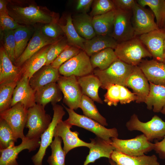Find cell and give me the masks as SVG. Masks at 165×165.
I'll return each mask as SVG.
<instances>
[{
  "label": "cell",
  "mask_w": 165,
  "mask_h": 165,
  "mask_svg": "<svg viewBox=\"0 0 165 165\" xmlns=\"http://www.w3.org/2000/svg\"><path fill=\"white\" fill-rule=\"evenodd\" d=\"M7 8L8 14L22 25L57 23L56 13L46 7L38 6L34 1L8 0Z\"/></svg>",
  "instance_id": "obj_1"
},
{
  "label": "cell",
  "mask_w": 165,
  "mask_h": 165,
  "mask_svg": "<svg viewBox=\"0 0 165 165\" xmlns=\"http://www.w3.org/2000/svg\"><path fill=\"white\" fill-rule=\"evenodd\" d=\"M134 67L118 58L107 69H94L93 72L100 80L102 84L101 87L104 89L113 84L126 87L127 80Z\"/></svg>",
  "instance_id": "obj_2"
},
{
  "label": "cell",
  "mask_w": 165,
  "mask_h": 165,
  "mask_svg": "<svg viewBox=\"0 0 165 165\" xmlns=\"http://www.w3.org/2000/svg\"><path fill=\"white\" fill-rule=\"evenodd\" d=\"M68 114L69 117L65 120L72 125H75L83 128L94 133L97 137L111 143V138H118V133L115 128L108 129L104 126L84 115L79 114L74 110L65 107L62 104Z\"/></svg>",
  "instance_id": "obj_3"
},
{
  "label": "cell",
  "mask_w": 165,
  "mask_h": 165,
  "mask_svg": "<svg viewBox=\"0 0 165 165\" xmlns=\"http://www.w3.org/2000/svg\"><path fill=\"white\" fill-rule=\"evenodd\" d=\"M117 58L125 63L138 66L145 57H152L138 37L118 43L114 49Z\"/></svg>",
  "instance_id": "obj_4"
},
{
  "label": "cell",
  "mask_w": 165,
  "mask_h": 165,
  "mask_svg": "<svg viewBox=\"0 0 165 165\" xmlns=\"http://www.w3.org/2000/svg\"><path fill=\"white\" fill-rule=\"evenodd\" d=\"M126 126L130 131L142 132L150 142L154 140H162L165 136V122L157 115L144 123L141 121L137 116L134 114L127 123Z\"/></svg>",
  "instance_id": "obj_5"
},
{
  "label": "cell",
  "mask_w": 165,
  "mask_h": 165,
  "mask_svg": "<svg viewBox=\"0 0 165 165\" xmlns=\"http://www.w3.org/2000/svg\"><path fill=\"white\" fill-rule=\"evenodd\" d=\"M52 119L46 113L45 107L36 104L29 108L25 127L28 129L26 137L29 139L40 138L48 128Z\"/></svg>",
  "instance_id": "obj_6"
},
{
  "label": "cell",
  "mask_w": 165,
  "mask_h": 165,
  "mask_svg": "<svg viewBox=\"0 0 165 165\" xmlns=\"http://www.w3.org/2000/svg\"><path fill=\"white\" fill-rule=\"evenodd\" d=\"M111 140V144L115 150L130 156H141L154 148V144L149 141L144 134L129 139L112 138Z\"/></svg>",
  "instance_id": "obj_7"
},
{
  "label": "cell",
  "mask_w": 165,
  "mask_h": 165,
  "mask_svg": "<svg viewBox=\"0 0 165 165\" xmlns=\"http://www.w3.org/2000/svg\"><path fill=\"white\" fill-rule=\"evenodd\" d=\"M52 106L53 114L51 122L41 136L38 150L31 158L34 165H42V160L46 154V150L53 141L55 128L59 123L62 120L65 114L63 106L57 104Z\"/></svg>",
  "instance_id": "obj_8"
},
{
  "label": "cell",
  "mask_w": 165,
  "mask_h": 165,
  "mask_svg": "<svg viewBox=\"0 0 165 165\" xmlns=\"http://www.w3.org/2000/svg\"><path fill=\"white\" fill-rule=\"evenodd\" d=\"M28 110L21 102H18L9 109L0 112V118L4 119L12 129L15 138L21 140L25 136L24 130L25 127Z\"/></svg>",
  "instance_id": "obj_9"
},
{
  "label": "cell",
  "mask_w": 165,
  "mask_h": 165,
  "mask_svg": "<svg viewBox=\"0 0 165 165\" xmlns=\"http://www.w3.org/2000/svg\"><path fill=\"white\" fill-rule=\"evenodd\" d=\"M58 70L61 75L66 77L74 75L80 77L92 74L94 69L89 56L82 50L78 54L63 63Z\"/></svg>",
  "instance_id": "obj_10"
},
{
  "label": "cell",
  "mask_w": 165,
  "mask_h": 165,
  "mask_svg": "<svg viewBox=\"0 0 165 165\" xmlns=\"http://www.w3.org/2000/svg\"><path fill=\"white\" fill-rule=\"evenodd\" d=\"M132 11L116 9L113 29L110 36L118 43L136 37L132 23Z\"/></svg>",
  "instance_id": "obj_11"
},
{
  "label": "cell",
  "mask_w": 165,
  "mask_h": 165,
  "mask_svg": "<svg viewBox=\"0 0 165 165\" xmlns=\"http://www.w3.org/2000/svg\"><path fill=\"white\" fill-rule=\"evenodd\" d=\"M57 82L63 94V102L70 109L79 108L83 94L77 77L60 75Z\"/></svg>",
  "instance_id": "obj_12"
},
{
  "label": "cell",
  "mask_w": 165,
  "mask_h": 165,
  "mask_svg": "<svg viewBox=\"0 0 165 165\" xmlns=\"http://www.w3.org/2000/svg\"><path fill=\"white\" fill-rule=\"evenodd\" d=\"M132 11L131 21L136 37L160 29L154 20V14L137 2Z\"/></svg>",
  "instance_id": "obj_13"
},
{
  "label": "cell",
  "mask_w": 165,
  "mask_h": 165,
  "mask_svg": "<svg viewBox=\"0 0 165 165\" xmlns=\"http://www.w3.org/2000/svg\"><path fill=\"white\" fill-rule=\"evenodd\" d=\"M72 125L62 120L60 121L55 130L54 137L57 136L61 137L63 141V149L66 154L74 148L85 146L90 148L93 143L86 142L79 138V133L77 131H72L70 128Z\"/></svg>",
  "instance_id": "obj_14"
},
{
  "label": "cell",
  "mask_w": 165,
  "mask_h": 165,
  "mask_svg": "<svg viewBox=\"0 0 165 165\" xmlns=\"http://www.w3.org/2000/svg\"><path fill=\"white\" fill-rule=\"evenodd\" d=\"M40 143V138L30 139L25 136L19 145L0 149V165H19L16 159L19 153L24 149L29 152L35 151L39 147Z\"/></svg>",
  "instance_id": "obj_15"
},
{
  "label": "cell",
  "mask_w": 165,
  "mask_h": 165,
  "mask_svg": "<svg viewBox=\"0 0 165 165\" xmlns=\"http://www.w3.org/2000/svg\"><path fill=\"white\" fill-rule=\"evenodd\" d=\"M138 38L147 47L153 59L163 62L165 31L161 29L155 30L141 35Z\"/></svg>",
  "instance_id": "obj_16"
},
{
  "label": "cell",
  "mask_w": 165,
  "mask_h": 165,
  "mask_svg": "<svg viewBox=\"0 0 165 165\" xmlns=\"http://www.w3.org/2000/svg\"><path fill=\"white\" fill-rule=\"evenodd\" d=\"M61 39H56L49 38L42 33L41 28L36 29L25 50L16 61L15 65L21 67L27 60L42 48L54 43Z\"/></svg>",
  "instance_id": "obj_17"
},
{
  "label": "cell",
  "mask_w": 165,
  "mask_h": 165,
  "mask_svg": "<svg viewBox=\"0 0 165 165\" xmlns=\"http://www.w3.org/2000/svg\"><path fill=\"white\" fill-rule=\"evenodd\" d=\"M148 81L139 66H134L127 80L126 87L132 89L137 97L136 102H145L150 90Z\"/></svg>",
  "instance_id": "obj_18"
},
{
  "label": "cell",
  "mask_w": 165,
  "mask_h": 165,
  "mask_svg": "<svg viewBox=\"0 0 165 165\" xmlns=\"http://www.w3.org/2000/svg\"><path fill=\"white\" fill-rule=\"evenodd\" d=\"M35 92L30 84L28 77L26 75H22L14 89L11 107L20 102L28 109L36 104Z\"/></svg>",
  "instance_id": "obj_19"
},
{
  "label": "cell",
  "mask_w": 165,
  "mask_h": 165,
  "mask_svg": "<svg viewBox=\"0 0 165 165\" xmlns=\"http://www.w3.org/2000/svg\"><path fill=\"white\" fill-rule=\"evenodd\" d=\"M106 90L107 91L104 95V101L110 106H116L119 102L125 104L137 100L136 95L123 86L111 85Z\"/></svg>",
  "instance_id": "obj_20"
},
{
  "label": "cell",
  "mask_w": 165,
  "mask_h": 165,
  "mask_svg": "<svg viewBox=\"0 0 165 165\" xmlns=\"http://www.w3.org/2000/svg\"><path fill=\"white\" fill-rule=\"evenodd\" d=\"M139 67L149 82L165 86V64L154 59L142 61Z\"/></svg>",
  "instance_id": "obj_21"
},
{
  "label": "cell",
  "mask_w": 165,
  "mask_h": 165,
  "mask_svg": "<svg viewBox=\"0 0 165 165\" xmlns=\"http://www.w3.org/2000/svg\"><path fill=\"white\" fill-rule=\"evenodd\" d=\"M4 48L0 50V84L8 82H18L22 74L20 67L13 64Z\"/></svg>",
  "instance_id": "obj_22"
},
{
  "label": "cell",
  "mask_w": 165,
  "mask_h": 165,
  "mask_svg": "<svg viewBox=\"0 0 165 165\" xmlns=\"http://www.w3.org/2000/svg\"><path fill=\"white\" fill-rule=\"evenodd\" d=\"M60 75L58 69L51 64L45 65L33 75L29 80V83L35 91L46 85L57 82Z\"/></svg>",
  "instance_id": "obj_23"
},
{
  "label": "cell",
  "mask_w": 165,
  "mask_h": 165,
  "mask_svg": "<svg viewBox=\"0 0 165 165\" xmlns=\"http://www.w3.org/2000/svg\"><path fill=\"white\" fill-rule=\"evenodd\" d=\"M62 98V92L56 82L49 83L35 91V101L36 104L45 108L48 103L56 104Z\"/></svg>",
  "instance_id": "obj_24"
},
{
  "label": "cell",
  "mask_w": 165,
  "mask_h": 165,
  "mask_svg": "<svg viewBox=\"0 0 165 165\" xmlns=\"http://www.w3.org/2000/svg\"><path fill=\"white\" fill-rule=\"evenodd\" d=\"M93 145L90 148L89 154L87 156L83 165H88L94 163L96 160L102 157L111 158V156L115 148L109 143L97 137L90 139Z\"/></svg>",
  "instance_id": "obj_25"
},
{
  "label": "cell",
  "mask_w": 165,
  "mask_h": 165,
  "mask_svg": "<svg viewBox=\"0 0 165 165\" xmlns=\"http://www.w3.org/2000/svg\"><path fill=\"white\" fill-rule=\"evenodd\" d=\"M52 45L43 48L24 63L20 67L22 75H27L29 80L36 72L46 65L47 54Z\"/></svg>",
  "instance_id": "obj_26"
},
{
  "label": "cell",
  "mask_w": 165,
  "mask_h": 165,
  "mask_svg": "<svg viewBox=\"0 0 165 165\" xmlns=\"http://www.w3.org/2000/svg\"><path fill=\"white\" fill-rule=\"evenodd\" d=\"M110 159L117 165H160L157 157L155 155L133 156L114 150Z\"/></svg>",
  "instance_id": "obj_27"
},
{
  "label": "cell",
  "mask_w": 165,
  "mask_h": 165,
  "mask_svg": "<svg viewBox=\"0 0 165 165\" xmlns=\"http://www.w3.org/2000/svg\"><path fill=\"white\" fill-rule=\"evenodd\" d=\"M118 44L111 36L97 35L90 39L86 40L83 51L90 57L107 48L114 50Z\"/></svg>",
  "instance_id": "obj_28"
},
{
  "label": "cell",
  "mask_w": 165,
  "mask_h": 165,
  "mask_svg": "<svg viewBox=\"0 0 165 165\" xmlns=\"http://www.w3.org/2000/svg\"><path fill=\"white\" fill-rule=\"evenodd\" d=\"M83 95L90 97L94 101L103 104V101L98 95V90L102 85L98 78L94 74H90L83 77H77Z\"/></svg>",
  "instance_id": "obj_29"
},
{
  "label": "cell",
  "mask_w": 165,
  "mask_h": 165,
  "mask_svg": "<svg viewBox=\"0 0 165 165\" xmlns=\"http://www.w3.org/2000/svg\"><path fill=\"white\" fill-rule=\"evenodd\" d=\"M72 24L79 35L86 40L96 35L93 24V17L87 13H80L72 16Z\"/></svg>",
  "instance_id": "obj_30"
},
{
  "label": "cell",
  "mask_w": 165,
  "mask_h": 165,
  "mask_svg": "<svg viewBox=\"0 0 165 165\" xmlns=\"http://www.w3.org/2000/svg\"><path fill=\"white\" fill-rule=\"evenodd\" d=\"M149 83V91L145 103L148 109L160 112L165 104V86Z\"/></svg>",
  "instance_id": "obj_31"
},
{
  "label": "cell",
  "mask_w": 165,
  "mask_h": 165,
  "mask_svg": "<svg viewBox=\"0 0 165 165\" xmlns=\"http://www.w3.org/2000/svg\"><path fill=\"white\" fill-rule=\"evenodd\" d=\"M115 12L116 9L106 13L93 17V25L97 35H111Z\"/></svg>",
  "instance_id": "obj_32"
},
{
  "label": "cell",
  "mask_w": 165,
  "mask_h": 165,
  "mask_svg": "<svg viewBox=\"0 0 165 165\" xmlns=\"http://www.w3.org/2000/svg\"><path fill=\"white\" fill-rule=\"evenodd\" d=\"M118 58L114 49L110 48L103 50L90 58L93 68H98L101 70L108 68Z\"/></svg>",
  "instance_id": "obj_33"
},
{
  "label": "cell",
  "mask_w": 165,
  "mask_h": 165,
  "mask_svg": "<svg viewBox=\"0 0 165 165\" xmlns=\"http://www.w3.org/2000/svg\"><path fill=\"white\" fill-rule=\"evenodd\" d=\"M66 19L65 25L59 24L66 36L68 45L84 50V43L86 40L80 36L76 31L72 24L71 15H68Z\"/></svg>",
  "instance_id": "obj_34"
},
{
  "label": "cell",
  "mask_w": 165,
  "mask_h": 165,
  "mask_svg": "<svg viewBox=\"0 0 165 165\" xmlns=\"http://www.w3.org/2000/svg\"><path fill=\"white\" fill-rule=\"evenodd\" d=\"M94 101L90 97L83 95L79 108L82 109L84 116L95 120L104 126H108L106 119L100 113Z\"/></svg>",
  "instance_id": "obj_35"
},
{
  "label": "cell",
  "mask_w": 165,
  "mask_h": 165,
  "mask_svg": "<svg viewBox=\"0 0 165 165\" xmlns=\"http://www.w3.org/2000/svg\"><path fill=\"white\" fill-rule=\"evenodd\" d=\"M13 31L15 42V57L16 61L22 55L26 48L31 32L28 27L25 26H22L14 30Z\"/></svg>",
  "instance_id": "obj_36"
},
{
  "label": "cell",
  "mask_w": 165,
  "mask_h": 165,
  "mask_svg": "<svg viewBox=\"0 0 165 165\" xmlns=\"http://www.w3.org/2000/svg\"><path fill=\"white\" fill-rule=\"evenodd\" d=\"M137 2L144 8L149 7L156 17V24L160 29H161L165 17V7L164 0H138Z\"/></svg>",
  "instance_id": "obj_37"
},
{
  "label": "cell",
  "mask_w": 165,
  "mask_h": 165,
  "mask_svg": "<svg viewBox=\"0 0 165 165\" xmlns=\"http://www.w3.org/2000/svg\"><path fill=\"white\" fill-rule=\"evenodd\" d=\"M54 137L50 145L51 154L48 157L47 162L49 165H65L66 154L61 146L62 139L59 136Z\"/></svg>",
  "instance_id": "obj_38"
},
{
  "label": "cell",
  "mask_w": 165,
  "mask_h": 165,
  "mask_svg": "<svg viewBox=\"0 0 165 165\" xmlns=\"http://www.w3.org/2000/svg\"><path fill=\"white\" fill-rule=\"evenodd\" d=\"M17 82L13 81L0 84V112L11 107L13 95Z\"/></svg>",
  "instance_id": "obj_39"
},
{
  "label": "cell",
  "mask_w": 165,
  "mask_h": 165,
  "mask_svg": "<svg viewBox=\"0 0 165 165\" xmlns=\"http://www.w3.org/2000/svg\"><path fill=\"white\" fill-rule=\"evenodd\" d=\"M17 141L10 127L4 119L0 118V149L14 145Z\"/></svg>",
  "instance_id": "obj_40"
},
{
  "label": "cell",
  "mask_w": 165,
  "mask_h": 165,
  "mask_svg": "<svg viewBox=\"0 0 165 165\" xmlns=\"http://www.w3.org/2000/svg\"><path fill=\"white\" fill-rule=\"evenodd\" d=\"M1 39L8 56L13 63H15V42L13 30L0 31Z\"/></svg>",
  "instance_id": "obj_41"
},
{
  "label": "cell",
  "mask_w": 165,
  "mask_h": 165,
  "mask_svg": "<svg viewBox=\"0 0 165 165\" xmlns=\"http://www.w3.org/2000/svg\"><path fill=\"white\" fill-rule=\"evenodd\" d=\"M82 50L68 45L50 64L53 67L58 69L63 63L78 54Z\"/></svg>",
  "instance_id": "obj_42"
},
{
  "label": "cell",
  "mask_w": 165,
  "mask_h": 165,
  "mask_svg": "<svg viewBox=\"0 0 165 165\" xmlns=\"http://www.w3.org/2000/svg\"><path fill=\"white\" fill-rule=\"evenodd\" d=\"M68 45L66 38L64 37L52 44L47 54L46 65L50 64Z\"/></svg>",
  "instance_id": "obj_43"
},
{
  "label": "cell",
  "mask_w": 165,
  "mask_h": 165,
  "mask_svg": "<svg viewBox=\"0 0 165 165\" xmlns=\"http://www.w3.org/2000/svg\"><path fill=\"white\" fill-rule=\"evenodd\" d=\"M90 15L92 17L102 15L116 9L112 0H97L94 1Z\"/></svg>",
  "instance_id": "obj_44"
},
{
  "label": "cell",
  "mask_w": 165,
  "mask_h": 165,
  "mask_svg": "<svg viewBox=\"0 0 165 165\" xmlns=\"http://www.w3.org/2000/svg\"><path fill=\"white\" fill-rule=\"evenodd\" d=\"M41 28L42 33L49 38L59 39L63 37L64 33L57 23L45 24Z\"/></svg>",
  "instance_id": "obj_45"
},
{
  "label": "cell",
  "mask_w": 165,
  "mask_h": 165,
  "mask_svg": "<svg viewBox=\"0 0 165 165\" xmlns=\"http://www.w3.org/2000/svg\"><path fill=\"white\" fill-rule=\"evenodd\" d=\"M0 31L14 30L22 26L17 23L8 13H0Z\"/></svg>",
  "instance_id": "obj_46"
},
{
  "label": "cell",
  "mask_w": 165,
  "mask_h": 165,
  "mask_svg": "<svg viewBox=\"0 0 165 165\" xmlns=\"http://www.w3.org/2000/svg\"><path fill=\"white\" fill-rule=\"evenodd\" d=\"M116 9L124 11H132L135 5L136 0H113Z\"/></svg>",
  "instance_id": "obj_47"
},
{
  "label": "cell",
  "mask_w": 165,
  "mask_h": 165,
  "mask_svg": "<svg viewBox=\"0 0 165 165\" xmlns=\"http://www.w3.org/2000/svg\"><path fill=\"white\" fill-rule=\"evenodd\" d=\"M93 0H78L75 7L76 11L80 13H87L94 2Z\"/></svg>",
  "instance_id": "obj_48"
},
{
  "label": "cell",
  "mask_w": 165,
  "mask_h": 165,
  "mask_svg": "<svg viewBox=\"0 0 165 165\" xmlns=\"http://www.w3.org/2000/svg\"><path fill=\"white\" fill-rule=\"evenodd\" d=\"M153 150L160 159H165V136L160 141H157L154 143Z\"/></svg>",
  "instance_id": "obj_49"
},
{
  "label": "cell",
  "mask_w": 165,
  "mask_h": 165,
  "mask_svg": "<svg viewBox=\"0 0 165 165\" xmlns=\"http://www.w3.org/2000/svg\"><path fill=\"white\" fill-rule=\"evenodd\" d=\"M7 1L0 0V13H8L7 6Z\"/></svg>",
  "instance_id": "obj_50"
},
{
  "label": "cell",
  "mask_w": 165,
  "mask_h": 165,
  "mask_svg": "<svg viewBox=\"0 0 165 165\" xmlns=\"http://www.w3.org/2000/svg\"><path fill=\"white\" fill-rule=\"evenodd\" d=\"M109 162L111 165H117L116 163L111 159H109Z\"/></svg>",
  "instance_id": "obj_51"
},
{
  "label": "cell",
  "mask_w": 165,
  "mask_h": 165,
  "mask_svg": "<svg viewBox=\"0 0 165 165\" xmlns=\"http://www.w3.org/2000/svg\"><path fill=\"white\" fill-rule=\"evenodd\" d=\"M161 29L165 31V17L164 19Z\"/></svg>",
  "instance_id": "obj_52"
},
{
  "label": "cell",
  "mask_w": 165,
  "mask_h": 165,
  "mask_svg": "<svg viewBox=\"0 0 165 165\" xmlns=\"http://www.w3.org/2000/svg\"><path fill=\"white\" fill-rule=\"evenodd\" d=\"M160 112L163 114L165 115V104L164 105Z\"/></svg>",
  "instance_id": "obj_53"
},
{
  "label": "cell",
  "mask_w": 165,
  "mask_h": 165,
  "mask_svg": "<svg viewBox=\"0 0 165 165\" xmlns=\"http://www.w3.org/2000/svg\"><path fill=\"white\" fill-rule=\"evenodd\" d=\"M163 51H164V57L165 58V40L164 41L163 44Z\"/></svg>",
  "instance_id": "obj_54"
},
{
  "label": "cell",
  "mask_w": 165,
  "mask_h": 165,
  "mask_svg": "<svg viewBox=\"0 0 165 165\" xmlns=\"http://www.w3.org/2000/svg\"><path fill=\"white\" fill-rule=\"evenodd\" d=\"M163 63L165 64V58L164 59Z\"/></svg>",
  "instance_id": "obj_55"
},
{
  "label": "cell",
  "mask_w": 165,
  "mask_h": 165,
  "mask_svg": "<svg viewBox=\"0 0 165 165\" xmlns=\"http://www.w3.org/2000/svg\"><path fill=\"white\" fill-rule=\"evenodd\" d=\"M164 6H165V0H164Z\"/></svg>",
  "instance_id": "obj_56"
}]
</instances>
